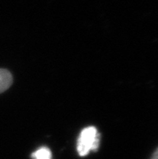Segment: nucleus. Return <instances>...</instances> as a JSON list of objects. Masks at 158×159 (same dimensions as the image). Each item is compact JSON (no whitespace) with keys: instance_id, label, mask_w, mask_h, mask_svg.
<instances>
[{"instance_id":"4","label":"nucleus","mask_w":158,"mask_h":159,"mask_svg":"<svg viewBox=\"0 0 158 159\" xmlns=\"http://www.w3.org/2000/svg\"><path fill=\"white\" fill-rule=\"evenodd\" d=\"M151 159H158V150L157 149H156L154 152V153H153V155H152V158Z\"/></svg>"},{"instance_id":"2","label":"nucleus","mask_w":158,"mask_h":159,"mask_svg":"<svg viewBox=\"0 0 158 159\" xmlns=\"http://www.w3.org/2000/svg\"><path fill=\"white\" fill-rule=\"evenodd\" d=\"M13 78L10 71L5 69H0V94L6 91L11 86Z\"/></svg>"},{"instance_id":"1","label":"nucleus","mask_w":158,"mask_h":159,"mask_svg":"<svg viewBox=\"0 0 158 159\" xmlns=\"http://www.w3.org/2000/svg\"><path fill=\"white\" fill-rule=\"evenodd\" d=\"M100 144V135L98 133L96 128H85L78 137L77 149L80 156H86L90 150L97 151Z\"/></svg>"},{"instance_id":"3","label":"nucleus","mask_w":158,"mask_h":159,"mask_svg":"<svg viewBox=\"0 0 158 159\" xmlns=\"http://www.w3.org/2000/svg\"><path fill=\"white\" fill-rule=\"evenodd\" d=\"M32 157L35 159H51L52 153L49 149L45 147L40 148L36 150L35 153H32Z\"/></svg>"}]
</instances>
